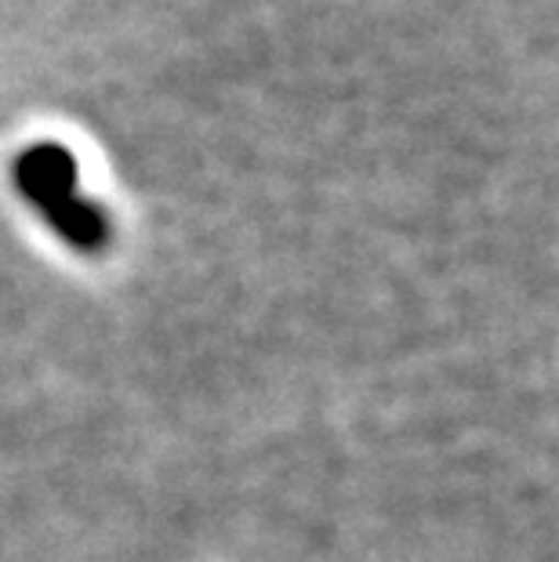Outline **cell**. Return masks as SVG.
Returning a JSON list of instances; mask_svg holds the SVG:
<instances>
[{
	"label": "cell",
	"mask_w": 559,
	"mask_h": 562,
	"mask_svg": "<svg viewBox=\"0 0 559 562\" xmlns=\"http://www.w3.org/2000/svg\"><path fill=\"white\" fill-rule=\"evenodd\" d=\"M15 189L69 247L99 255L113 240V222L99 203L80 196L77 157L66 146L41 142L15 160Z\"/></svg>",
	"instance_id": "1"
}]
</instances>
